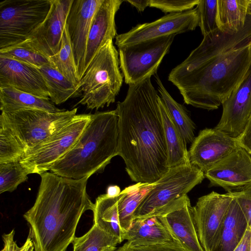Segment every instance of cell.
I'll return each mask as SVG.
<instances>
[{
  "label": "cell",
  "mask_w": 251,
  "mask_h": 251,
  "mask_svg": "<svg viewBox=\"0 0 251 251\" xmlns=\"http://www.w3.org/2000/svg\"><path fill=\"white\" fill-rule=\"evenodd\" d=\"M237 201L251 228V185L240 191L228 192Z\"/></svg>",
  "instance_id": "74e56055"
},
{
  "label": "cell",
  "mask_w": 251,
  "mask_h": 251,
  "mask_svg": "<svg viewBox=\"0 0 251 251\" xmlns=\"http://www.w3.org/2000/svg\"><path fill=\"white\" fill-rule=\"evenodd\" d=\"M209 186L227 192L240 191L251 185V156L240 146L204 173Z\"/></svg>",
  "instance_id": "4fadbf2b"
},
{
  "label": "cell",
  "mask_w": 251,
  "mask_h": 251,
  "mask_svg": "<svg viewBox=\"0 0 251 251\" xmlns=\"http://www.w3.org/2000/svg\"><path fill=\"white\" fill-rule=\"evenodd\" d=\"M120 188L117 185H110L107 188L106 194L109 197H116L121 193Z\"/></svg>",
  "instance_id": "7bdbcfd3"
},
{
  "label": "cell",
  "mask_w": 251,
  "mask_h": 251,
  "mask_svg": "<svg viewBox=\"0 0 251 251\" xmlns=\"http://www.w3.org/2000/svg\"><path fill=\"white\" fill-rule=\"evenodd\" d=\"M233 199L230 193L213 191L199 198L193 206L199 240L204 251H211L214 245Z\"/></svg>",
  "instance_id": "7c38bea8"
},
{
  "label": "cell",
  "mask_w": 251,
  "mask_h": 251,
  "mask_svg": "<svg viewBox=\"0 0 251 251\" xmlns=\"http://www.w3.org/2000/svg\"><path fill=\"white\" fill-rule=\"evenodd\" d=\"M158 91L169 116L178 130L186 144L194 140L195 124L190 117L185 107L176 102L164 86L157 74L154 75Z\"/></svg>",
  "instance_id": "4316f807"
},
{
  "label": "cell",
  "mask_w": 251,
  "mask_h": 251,
  "mask_svg": "<svg viewBox=\"0 0 251 251\" xmlns=\"http://www.w3.org/2000/svg\"><path fill=\"white\" fill-rule=\"evenodd\" d=\"M236 139L239 145L251 156V116L243 132Z\"/></svg>",
  "instance_id": "ab89813d"
},
{
  "label": "cell",
  "mask_w": 251,
  "mask_h": 251,
  "mask_svg": "<svg viewBox=\"0 0 251 251\" xmlns=\"http://www.w3.org/2000/svg\"><path fill=\"white\" fill-rule=\"evenodd\" d=\"M50 0L0 2V50L25 41L46 18Z\"/></svg>",
  "instance_id": "ba28073f"
},
{
  "label": "cell",
  "mask_w": 251,
  "mask_h": 251,
  "mask_svg": "<svg viewBox=\"0 0 251 251\" xmlns=\"http://www.w3.org/2000/svg\"><path fill=\"white\" fill-rule=\"evenodd\" d=\"M124 240L131 245H147L176 239L158 217H151L134 220Z\"/></svg>",
  "instance_id": "7402d4cb"
},
{
  "label": "cell",
  "mask_w": 251,
  "mask_h": 251,
  "mask_svg": "<svg viewBox=\"0 0 251 251\" xmlns=\"http://www.w3.org/2000/svg\"><path fill=\"white\" fill-rule=\"evenodd\" d=\"M251 228L248 227L241 242L234 251H251Z\"/></svg>",
  "instance_id": "60d3db41"
},
{
  "label": "cell",
  "mask_w": 251,
  "mask_h": 251,
  "mask_svg": "<svg viewBox=\"0 0 251 251\" xmlns=\"http://www.w3.org/2000/svg\"><path fill=\"white\" fill-rule=\"evenodd\" d=\"M204 177V172L191 164L169 168L143 198L133 213V221L167 212Z\"/></svg>",
  "instance_id": "8992f818"
},
{
  "label": "cell",
  "mask_w": 251,
  "mask_h": 251,
  "mask_svg": "<svg viewBox=\"0 0 251 251\" xmlns=\"http://www.w3.org/2000/svg\"><path fill=\"white\" fill-rule=\"evenodd\" d=\"M239 146L236 138L215 128H206L191 144L188 151L190 163L204 173Z\"/></svg>",
  "instance_id": "e0dca14e"
},
{
  "label": "cell",
  "mask_w": 251,
  "mask_h": 251,
  "mask_svg": "<svg viewBox=\"0 0 251 251\" xmlns=\"http://www.w3.org/2000/svg\"><path fill=\"white\" fill-rule=\"evenodd\" d=\"M247 14L248 15L251 16V0H249Z\"/></svg>",
  "instance_id": "ee69618b"
},
{
  "label": "cell",
  "mask_w": 251,
  "mask_h": 251,
  "mask_svg": "<svg viewBox=\"0 0 251 251\" xmlns=\"http://www.w3.org/2000/svg\"><path fill=\"white\" fill-rule=\"evenodd\" d=\"M199 24L196 7L181 13H169L151 23L138 24L128 31L118 34V47L162 36L182 33L195 30Z\"/></svg>",
  "instance_id": "8fae6325"
},
{
  "label": "cell",
  "mask_w": 251,
  "mask_h": 251,
  "mask_svg": "<svg viewBox=\"0 0 251 251\" xmlns=\"http://www.w3.org/2000/svg\"><path fill=\"white\" fill-rule=\"evenodd\" d=\"M77 110L75 108L71 110L50 112L25 109L1 112L0 122L12 130L26 151L67 125L76 115Z\"/></svg>",
  "instance_id": "52a82bcc"
},
{
  "label": "cell",
  "mask_w": 251,
  "mask_h": 251,
  "mask_svg": "<svg viewBox=\"0 0 251 251\" xmlns=\"http://www.w3.org/2000/svg\"><path fill=\"white\" fill-rule=\"evenodd\" d=\"M14 234L15 231L13 229L9 233L2 235L4 246L0 251H34L33 241L29 235L24 244L22 247H19L14 240Z\"/></svg>",
  "instance_id": "f35d334b"
},
{
  "label": "cell",
  "mask_w": 251,
  "mask_h": 251,
  "mask_svg": "<svg viewBox=\"0 0 251 251\" xmlns=\"http://www.w3.org/2000/svg\"><path fill=\"white\" fill-rule=\"evenodd\" d=\"M118 116L116 110L91 114L73 147L51 165L50 172L78 179L102 172L118 155Z\"/></svg>",
  "instance_id": "277c9868"
},
{
  "label": "cell",
  "mask_w": 251,
  "mask_h": 251,
  "mask_svg": "<svg viewBox=\"0 0 251 251\" xmlns=\"http://www.w3.org/2000/svg\"><path fill=\"white\" fill-rule=\"evenodd\" d=\"M159 98L151 76L129 85L118 101V155L136 182L152 184L169 169Z\"/></svg>",
  "instance_id": "7a4b0ae2"
},
{
  "label": "cell",
  "mask_w": 251,
  "mask_h": 251,
  "mask_svg": "<svg viewBox=\"0 0 251 251\" xmlns=\"http://www.w3.org/2000/svg\"></svg>",
  "instance_id": "f6af8a7d"
},
{
  "label": "cell",
  "mask_w": 251,
  "mask_h": 251,
  "mask_svg": "<svg viewBox=\"0 0 251 251\" xmlns=\"http://www.w3.org/2000/svg\"><path fill=\"white\" fill-rule=\"evenodd\" d=\"M124 0H103L91 24L87 44L85 72L93 57L109 40L116 38L115 16Z\"/></svg>",
  "instance_id": "ffe728a7"
},
{
  "label": "cell",
  "mask_w": 251,
  "mask_h": 251,
  "mask_svg": "<svg viewBox=\"0 0 251 251\" xmlns=\"http://www.w3.org/2000/svg\"><path fill=\"white\" fill-rule=\"evenodd\" d=\"M91 114L76 115L65 126L36 146L27 150L20 161L29 174L41 175L75 144L90 121Z\"/></svg>",
  "instance_id": "30bf717a"
},
{
  "label": "cell",
  "mask_w": 251,
  "mask_h": 251,
  "mask_svg": "<svg viewBox=\"0 0 251 251\" xmlns=\"http://www.w3.org/2000/svg\"><path fill=\"white\" fill-rule=\"evenodd\" d=\"M46 81L49 98L52 103L60 104L70 98L80 97L76 85L58 71L51 64L39 68Z\"/></svg>",
  "instance_id": "f1b7e54d"
},
{
  "label": "cell",
  "mask_w": 251,
  "mask_h": 251,
  "mask_svg": "<svg viewBox=\"0 0 251 251\" xmlns=\"http://www.w3.org/2000/svg\"><path fill=\"white\" fill-rule=\"evenodd\" d=\"M251 66V40L238 46L231 37L212 32L172 70L168 80L185 103L213 110L229 97Z\"/></svg>",
  "instance_id": "6da1fadb"
},
{
  "label": "cell",
  "mask_w": 251,
  "mask_h": 251,
  "mask_svg": "<svg viewBox=\"0 0 251 251\" xmlns=\"http://www.w3.org/2000/svg\"><path fill=\"white\" fill-rule=\"evenodd\" d=\"M0 55L38 68L51 64L50 57L35 50L25 42L0 50Z\"/></svg>",
  "instance_id": "d6a6232c"
},
{
  "label": "cell",
  "mask_w": 251,
  "mask_h": 251,
  "mask_svg": "<svg viewBox=\"0 0 251 251\" xmlns=\"http://www.w3.org/2000/svg\"><path fill=\"white\" fill-rule=\"evenodd\" d=\"M217 5V0H200L196 6L199 17V26L203 36L218 28Z\"/></svg>",
  "instance_id": "e575fe53"
},
{
  "label": "cell",
  "mask_w": 251,
  "mask_h": 251,
  "mask_svg": "<svg viewBox=\"0 0 251 251\" xmlns=\"http://www.w3.org/2000/svg\"><path fill=\"white\" fill-rule=\"evenodd\" d=\"M29 174L20 161L0 164V193L14 191Z\"/></svg>",
  "instance_id": "836d02e7"
},
{
  "label": "cell",
  "mask_w": 251,
  "mask_h": 251,
  "mask_svg": "<svg viewBox=\"0 0 251 251\" xmlns=\"http://www.w3.org/2000/svg\"><path fill=\"white\" fill-rule=\"evenodd\" d=\"M103 0H74L66 20L80 80L85 73V60L93 19Z\"/></svg>",
  "instance_id": "9a60e30c"
},
{
  "label": "cell",
  "mask_w": 251,
  "mask_h": 251,
  "mask_svg": "<svg viewBox=\"0 0 251 251\" xmlns=\"http://www.w3.org/2000/svg\"><path fill=\"white\" fill-rule=\"evenodd\" d=\"M72 243L73 251H116L117 245L121 242L94 223L86 233L75 237Z\"/></svg>",
  "instance_id": "f546056e"
},
{
  "label": "cell",
  "mask_w": 251,
  "mask_h": 251,
  "mask_svg": "<svg viewBox=\"0 0 251 251\" xmlns=\"http://www.w3.org/2000/svg\"><path fill=\"white\" fill-rule=\"evenodd\" d=\"M157 217L185 250L204 251L199 240L193 206L187 195L167 212Z\"/></svg>",
  "instance_id": "d6986e66"
},
{
  "label": "cell",
  "mask_w": 251,
  "mask_h": 251,
  "mask_svg": "<svg viewBox=\"0 0 251 251\" xmlns=\"http://www.w3.org/2000/svg\"><path fill=\"white\" fill-rule=\"evenodd\" d=\"M0 109L9 112L25 109H36L50 112H60L50 99L43 98L12 87L0 88Z\"/></svg>",
  "instance_id": "cb8c5ba5"
},
{
  "label": "cell",
  "mask_w": 251,
  "mask_h": 251,
  "mask_svg": "<svg viewBox=\"0 0 251 251\" xmlns=\"http://www.w3.org/2000/svg\"><path fill=\"white\" fill-rule=\"evenodd\" d=\"M40 176L35 201L24 214L28 235L34 251H66L81 216L94 209L86 189L89 177L75 179L48 172Z\"/></svg>",
  "instance_id": "3957f363"
},
{
  "label": "cell",
  "mask_w": 251,
  "mask_h": 251,
  "mask_svg": "<svg viewBox=\"0 0 251 251\" xmlns=\"http://www.w3.org/2000/svg\"><path fill=\"white\" fill-rule=\"evenodd\" d=\"M116 251H187L176 240L147 245H131L126 242Z\"/></svg>",
  "instance_id": "8d00e7d4"
},
{
  "label": "cell",
  "mask_w": 251,
  "mask_h": 251,
  "mask_svg": "<svg viewBox=\"0 0 251 251\" xmlns=\"http://www.w3.org/2000/svg\"><path fill=\"white\" fill-rule=\"evenodd\" d=\"M159 104L164 130L169 168L191 164L187 145L171 119L160 96Z\"/></svg>",
  "instance_id": "603a6c76"
},
{
  "label": "cell",
  "mask_w": 251,
  "mask_h": 251,
  "mask_svg": "<svg viewBox=\"0 0 251 251\" xmlns=\"http://www.w3.org/2000/svg\"><path fill=\"white\" fill-rule=\"evenodd\" d=\"M50 60L58 71L74 84L77 85L80 78L66 23L62 37L60 49L56 54L50 57Z\"/></svg>",
  "instance_id": "4dcf8cb0"
},
{
  "label": "cell",
  "mask_w": 251,
  "mask_h": 251,
  "mask_svg": "<svg viewBox=\"0 0 251 251\" xmlns=\"http://www.w3.org/2000/svg\"><path fill=\"white\" fill-rule=\"evenodd\" d=\"M150 0H124V1L128 2L134 6L139 12H143L147 6H149Z\"/></svg>",
  "instance_id": "b9f144b4"
},
{
  "label": "cell",
  "mask_w": 251,
  "mask_h": 251,
  "mask_svg": "<svg viewBox=\"0 0 251 251\" xmlns=\"http://www.w3.org/2000/svg\"><path fill=\"white\" fill-rule=\"evenodd\" d=\"M74 0H50V11L41 24L24 42L50 57L60 49L63 33Z\"/></svg>",
  "instance_id": "5bb4252c"
},
{
  "label": "cell",
  "mask_w": 251,
  "mask_h": 251,
  "mask_svg": "<svg viewBox=\"0 0 251 251\" xmlns=\"http://www.w3.org/2000/svg\"><path fill=\"white\" fill-rule=\"evenodd\" d=\"M249 0H217L216 23L222 32L233 34L245 26Z\"/></svg>",
  "instance_id": "484cf974"
},
{
  "label": "cell",
  "mask_w": 251,
  "mask_h": 251,
  "mask_svg": "<svg viewBox=\"0 0 251 251\" xmlns=\"http://www.w3.org/2000/svg\"><path fill=\"white\" fill-rule=\"evenodd\" d=\"M200 0H150L149 6L158 8L165 13H181L193 9Z\"/></svg>",
  "instance_id": "d590c367"
},
{
  "label": "cell",
  "mask_w": 251,
  "mask_h": 251,
  "mask_svg": "<svg viewBox=\"0 0 251 251\" xmlns=\"http://www.w3.org/2000/svg\"><path fill=\"white\" fill-rule=\"evenodd\" d=\"M176 35L172 34L118 47L125 82L135 84L155 75Z\"/></svg>",
  "instance_id": "9c48e42d"
},
{
  "label": "cell",
  "mask_w": 251,
  "mask_h": 251,
  "mask_svg": "<svg viewBox=\"0 0 251 251\" xmlns=\"http://www.w3.org/2000/svg\"><path fill=\"white\" fill-rule=\"evenodd\" d=\"M121 197V193L113 198L106 194L100 195L96 199L93 212L94 223L118 238L121 243L124 240L125 234L119 223V202Z\"/></svg>",
  "instance_id": "d4e9b609"
},
{
  "label": "cell",
  "mask_w": 251,
  "mask_h": 251,
  "mask_svg": "<svg viewBox=\"0 0 251 251\" xmlns=\"http://www.w3.org/2000/svg\"><path fill=\"white\" fill-rule=\"evenodd\" d=\"M154 184L155 182L152 184L136 183L121 191L119 202V218L120 226L125 234L132 225L135 210Z\"/></svg>",
  "instance_id": "83f0119b"
},
{
  "label": "cell",
  "mask_w": 251,
  "mask_h": 251,
  "mask_svg": "<svg viewBox=\"0 0 251 251\" xmlns=\"http://www.w3.org/2000/svg\"><path fill=\"white\" fill-rule=\"evenodd\" d=\"M25 151L15 134L0 122V164L20 161Z\"/></svg>",
  "instance_id": "1f68e13d"
},
{
  "label": "cell",
  "mask_w": 251,
  "mask_h": 251,
  "mask_svg": "<svg viewBox=\"0 0 251 251\" xmlns=\"http://www.w3.org/2000/svg\"><path fill=\"white\" fill-rule=\"evenodd\" d=\"M7 87L50 99L46 81L39 68L0 55V88Z\"/></svg>",
  "instance_id": "ac0fdd59"
},
{
  "label": "cell",
  "mask_w": 251,
  "mask_h": 251,
  "mask_svg": "<svg viewBox=\"0 0 251 251\" xmlns=\"http://www.w3.org/2000/svg\"><path fill=\"white\" fill-rule=\"evenodd\" d=\"M222 106L221 118L214 128L237 138L243 132L251 116V66Z\"/></svg>",
  "instance_id": "2e32d148"
},
{
  "label": "cell",
  "mask_w": 251,
  "mask_h": 251,
  "mask_svg": "<svg viewBox=\"0 0 251 251\" xmlns=\"http://www.w3.org/2000/svg\"><path fill=\"white\" fill-rule=\"evenodd\" d=\"M233 197L219 235L211 251H234L248 227L240 205Z\"/></svg>",
  "instance_id": "44dd1931"
},
{
  "label": "cell",
  "mask_w": 251,
  "mask_h": 251,
  "mask_svg": "<svg viewBox=\"0 0 251 251\" xmlns=\"http://www.w3.org/2000/svg\"><path fill=\"white\" fill-rule=\"evenodd\" d=\"M123 77L118 51L109 40L93 57L76 86L81 97L78 104L91 110L108 106L115 102Z\"/></svg>",
  "instance_id": "5b68a950"
}]
</instances>
